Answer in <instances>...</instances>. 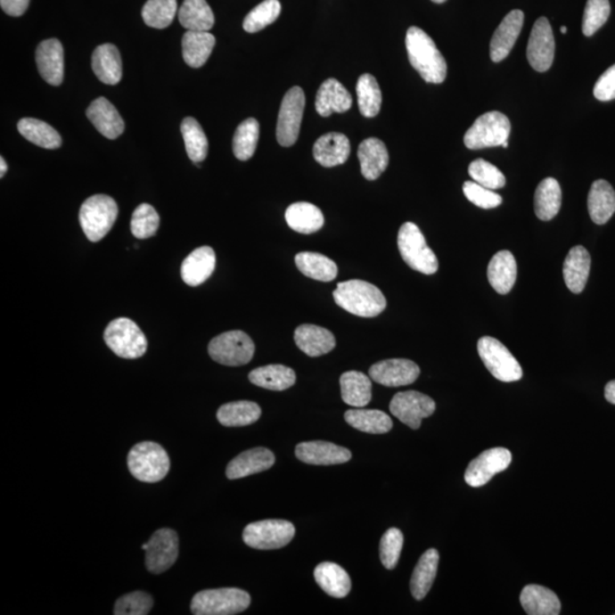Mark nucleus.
I'll return each instance as SVG.
<instances>
[{"mask_svg":"<svg viewBox=\"0 0 615 615\" xmlns=\"http://www.w3.org/2000/svg\"><path fill=\"white\" fill-rule=\"evenodd\" d=\"M295 528L285 520H264L249 524L243 531V540L249 547L270 551L289 545L294 538Z\"/></svg>","mask_w":615,"mask_h":615,"instance_id":"nucleus-11","label":"nucleus"},{"mask_svg":"<svg viewBox=\"0 0 615 615\" xmlns=\"http://www.w3.org/2000/svg\"><path fill=\"white\" fill-rule=\"evenodd\" d=\"M216 269V253L210 246H201L184 260L180 274L187 285L199 286L210 278Z\"/></svg>","mask_w":615,"mask_h":615,"instance_id":"nucleus-22","label":"nucleus"},{"mask_svg":"<svg viewBox=\"0 0 615 615\" xmlns=\"http://www.w3.org/2000/svg\"><path fill=\"white\" fill-rule=\"evenodd\" d=\"M362 174L367 180H375L389 166V152L385 144L377 138L365 139L358 147Z\"/></svg>","mask_w":615,"mask_h":615,"instance_id":"nucleus-29","label":"nucleus"},{"mask_svg":"<svg viewBox=\"0 0 615 615\" xmlns=\"http://www.w3.org/2000/svg\"><path fill=\"white\" fill-rule=\"evenodd\" d=\"M118 204L108 195H94L81 205L79 220L82 231L93 243L108 235L118 218Z\"/></svg>","mask_w":615,"mask_h":615,"instance_id":"nucleus-4","label":"nucleus"},{"mask_svg":"<svg viewBox=\"0 0 615 615\" xmlns=\"http://www.w3.org/2000/svg\"><path fill=\"white\" fill-rule=\"evenodd\" d=\"M463 192L466 199L479 208L495 209L503 203V198L497 193L475 182H466L463 186Z\"/></svg>","mask_w":615,"mask_h":615,"instance_id":"nucleus-55","label":"nucleus"},{"mask_svg":"<svg viewBox=\"0 0 615 615\" xmlns=\"http://www.w3.org/2000/svg\"><path fill=\"white\" fill-rule=\"evenodd\" d=\"M611 5L609 0H588L585 8L582 32L592 37L604 26L610 18Z\"/></svg>","mask_w":615,"mask_h":615,"instance_id":"nucleus-52","label":"nucleus"},{"mask_svg":"<svg viewBox=\"0 0 615 615\" xmlns=\"http://www.w3.org/2000/svg\"><path fill=\"white\" fill-rule=\"evenodd\" d=\"M295 265L305 276L319 282H332L338 276V266L330 258L316 252H300Z\"/></svg>","mask_w":615,"mask_h":615,"instance_id":"nucleus-42","label":"nucleus"},{"mask_svg":"<svg viewBox=\"0 0 615 615\" xmlns=\"http://www.w3.org/2000/svg\"><path fill=\"white\" fill-rule=\"evenodd\" d=\"M281 11L282 5L278 0H265L246 15L243 22L244 30L249 34H256L274 23L280 16Z\"/></svg>","mask_w":615,"mask_h":615,"instance_id":"nucleus-49","label":"nucleus"},{"mask_svg":"<svg viewBox=\"0 0 615 615\" xmlns=\"http://www.w3.org/2000/svg\"><path fill=\"white\" fill-rule=\"evenodd\" d=\"M350 151V142L346 135L330 133L316 141L314 158L321 166L332 168L346 163Z\"/></svg>","mask_w":615,"mask_h":615,"instance_id":"nucleus-26","label":"nucleus"},{"mask_svg":"<svg viewBox=\"0 0 615 615\" xmlns=\"http://www.w3.org/2000/svg\"><path fill=\"white\" fill-rule=\"evenodd\" d=\"M357 97L360 113L365 118H374L380 113L382 105V93L374 77L363 75L357 82Z\"/></svg>","mask_w":615,"mask_h":615,"instance_id":"nucleus-47","label":"nucleus"},{"mask_svg":"<svg viewBox=\"0 0 615 615\" xmlns=\"http://www.w3.org/2000/svg\"><path fill=\"white\" fill-rule=\"evenodd\" d=\"M37 65L41 78L47 84L60 86L64 79V51L61 41H41L36 52Z\"/></svg>","mask_w":615,"mask_h":615,"instance_id":"nucleus-19","label":"nucleus"},{"mask_svg":"<svg viewBox=\"0 0 615 615\" xmlns=\"http://www.w3.org/2000/svg\"><path fill=\"white\" fill-rule=\"evenodd\" d=\"M561 32L562 34L565 35L568 32V28L567 27H561Z\"/></svg>","mask_w":615,"mask_h":615,"instance_id":"nucleus-60","label":"nucleus"},{"mask_svg":"<svg viewBox=\"0 0 615 615\" xmlns=\"http://www.w3.org/2000/svg\"><path fill=\"white\" fill-rule=\"evenodd\" d=\"M420 374V367L408 359L383 360L369 368V376L373 381L390 388L413 384Z\"/></svg>","mask_w":615,"mask_h":615,"instance_id":"nucleus-17","label":"nucleus"},{"mask_svg":"<svg viewBox=\"0 0 615 615\" xmlns=\"http://www.w3.org/2000/svg\"><path fill=\"white\" fill-rule=\"evenodd\" d=\"M398 248L404 261L418 273L433 275L438 272L436 253L426 243L425 237L415 224L405 223L398 234Z\"/></svg>","mask_w":615,"mask_h":615,"instance_id":"nucleus-6","label":"nucleus"},{"mask_svg":"<svg viewBox=\"0 0 615 615\" xmlns=\"http://www.w3.org/2000/svg\"><path fill=\"white\" fill-rule=\"evenodd\" d=\"M511 463L512 454L506 448L498 447L483 451L467 467L465 481L473 488L485 486L496 474L507 470Z\"/></svg>","mask_w":615,"mask_h":615,"instance_id":"nucleus-15","label":"nucleus"},{"mask_svg":"<svg viewBox=\"0 0 615 615\" xmlns=\"http://www.w3.org/2000/svg\"><path fill=\"white\" fill-rule=\"evenodd\" d=\"M249 380L257 387L272 390V391H284L293 387L297 375L292 368L284 365H266V366L253 369L249 374Z\"/></svg>","mask_w":615,"mask_h":615,"instance_id":"nucleus-36","label":"nucleus"},{"mask_svg":"<svg viewBox=\"0 0 615 615\" xmlns=\"http://www.w3.org/2000/svg\"><path fill=\"white\" fill-rule=\"evenodd\" d=\"M511 134V122L505 114L488 112L479 117L464 136L469 150H482L488 147L503 146Z\"/></svg>","mask_w":615,"mask_h":615,"instance_id":"nucleus-8","label":"nucleus"},{"mask_svg":"<svg viewBox=\"0 0 615 615\" xmlns=\"http://www.w3.org/2000/svg\"><path fill=\"white\" fill-rule=\"evenodd\" d=\"M523 22V12L515 10L508 13L499 24L490 41V57L496 63L510 55L522 30Z\"/></svg>","mask_w":615,"mask_h":615,"instance_id":"nucleus-20","label":"nucleus"},{"mask_svg":"<svg viewBox=\"0 0 615 615\" xmlns=\"http://www.w3.org/2000/svg\"><path fill=\"white\" fill-rule=\"evenodd\" d=\"M590 266H592V259L584 246L578 245L570 250L567 259L564 261L563 276L565 284L572 293H581L585 290Z\"/></svg>","mask_w":615,"mask_h":615,"instance_id":"nucleus-27","label":"nucleus"},{"mask_svg":"<svg viewBox=\"0 0 615 615\" xmlns=\"http://www.w3.org/2000/svg\"><path fill=\"white\" fill-rule=\"evenodd\" d=\"M562 205V190L554 178L544 179L535 193V212L540 220L555 218Z\"/></svg>","mask_w":615,"mask_h":615,"instance_id":"nucleus-43","label":"nucleus"},{"mask_svg":"<svg viewBox=\"0 0 615 615\" xmlns=\"http://www.w3.org/2000/svg\"><path fill=\"white\" fill-rule=\"evenodd\" d=\"M390 412L410 429L418 430L422 421L436 412V403L421 392H399L392 398Z\"/></svg>","mask_w":615,"mask_h":615,"instance_id":"nucleus-13","label":"nucleus"},{"mask_svg":"<svg viewBox=\"0 0 615 615\" xmlns=\"http://www.w3.org/2000/svg\"><path fill=\"white\" fill-rule=\"evenodd\" d=\"M344 403L351 407L363 408L372 400V381L362 372L344 373L340 379Z\"/></svg>","mask_w":615,"mask_h":615,"instance_id":"nucleus-37","label":"nucleus"},{"mask_svg":"<svg viewBox=\"0 0 615 615\" xmlns=\"http://www.w3.org/2000/svg\"><path fill=\"white\" fill-rule=\"evenodd\" d=\"M184 147L193 162L201 163L208 157V138L200 123L194 118L184 119L180 126Z\"/></svg>","mask_w":615,"mask_h":615,"instance_id":"nucleus-46","label":"nucleus"},{"mask_svg":"<svg viewBox=\"0 0 615 615\" xmlns=\"http://www.w3.org/2000/svg\"><path fill=\"white\" fill-rule=\"evenodd\" d=\"M295 456L310 465H336L350 461L351 451L327 441L301 442L295 448Z\"/></svg>","mask_w":615,"mask_h":615,"instance_id":"nucleus-18","label":"nucleus"},{"mask_svg":"<svg viewBox=\"0 0 615 615\" xmlns=\"http://www.w3.org/2000/svg\"><path fill=\"white\" fill-rule=\"evenodd\" d=\"M251 597L239 588L202 590L193 597L191 610L195 615H234L243 612Z\"/></svg>","mask_w":615,"mask_h":615,"instance_id":"nucleus-5","label":"nucleus"},{"mask_svg":"<svg viewBox=\"0 0 615 615\" xmlns=\"http://www.w3.org/2000/svg\"><path fill=\"white\" fill-rule=\"evenodd\" d=\"M432 2L436 3V4H442V3L447 2V0H432Z\"/></svg>","mask_w":615,"mask_h":615,"instance_id":"nucleus-61","label":"nucleus"},{"mask_svg":"<svg viewBox=\"0 0 615 615\" xmlns=\"http://www.w3.org/2000/svg\"><path fill=\"white\" fill-rule=\"evenodd\" d=\"M208 350L216 363L225 366H242L251 362L256 347L244 332L232 331L213 339Z\"/></svg>","mask_w":615,"mask_h":615,"instance_id":"nucleus-10","label":"nucleus"},{"mask_svg":"<svg viewBox=\"0 0 615 615\" xmlns=\"http://www.w3.org/2000/svg\"><path fill=\"white\" fill-rule=\"evenodd\" d=\"M30 0H0V6L6 14L20 16L26 13Z\"/></svg>","mask_w":615,"mask_h":615,"instance_id":"nucleus-57","label":"nucleus"},{"mask_svg":"<svg viewBox=\"0 0 615 615\" xmlns=\"http://www.w3.org/2000/svg\"><path fill=\"white\" fill-rule=\"evenodd\" d=\"M480 358L488 371L502 382H516L522 379V367L504 344L491 336H483L478 342Z\"/></svg>","mask_w":615,"mask_h":615,"instance_id":"nucleus-9","label":"nucleus"},{"mask_svg":"<svg viewBox=\"0 0 615 615\" xmlns=\"http://www.w3.org/2000/svg\"><path fill=\"white\" fill-rule=\"evenodd\" d=\"M594 96L602 102L615 100V64L606 70L597 80L594 88Z\"/></svg>","mask_w":615,"mask_h":615,"instance_id":"nucleus-56","label":"nucleus"},{"mask_svg":"<svg viewBox=\"0 0 615 615\" xmlns=\"http://www.w3.org/2000/svg\"><path fill=\"white\" fill-rule=\"evenodd\" d=\"M294 341L298 348L309 357L326 355L336 346L334 335L331 331L310 324H305L295 330Z\"/></svg>","mask_w":615,"mask_h":615,"instance_id":"nucleus-25","label":"nucleus"},{"mask_svg":"<svg viewBox=\"0 0 615 615\" xmlns=\"http://www.w3.org/2000/svg\"><path fill=\"white\" fill-rule=\"evenodd\" d=\"M18 130L29 142L43 149L56 150L62 145L60 134L48 123L38 119H22L18 123Z\"/></svg>","mask_w":615,"mask_h":615,"instance_id":"nucleus-44","label":"nucleus"},{"mask_svg":"<svg viewBox=\"0 0 615 615\" xmlns=\"http://www.w3.org/2000/svg\"><path fill=\"white\" fill-rule=\"evenodd\" d=\"M333 297L336 305L359 317H376L387 308V299L379 287L365 281L339 283Z\"/></svg>","mask_w":615,"mask_h":615,"instance_id":"nucleus-2","label":"nucleus"},{"mask_svg":"<svg viewBox=\"0 0 615 615\" xmlns=\"http://www.w3.org/2000/svg\"><path fill=\"white\" fill-rule=\"evenodd\" d=\"M518 277V265L510 251H499L488 266V280L499 294L510 293Z\"/></svg>","mask_w":615,"mask_h":615,"instance_id":"nucleus-28","label":"nucleus"},{"mask_svg":"<svg viewBox=\"0 0 615 615\" xmlns=\"http://www.w3.org/2000/svg\"><path fill=\"white\" fill-rule=\"evenodd\" d=\"M146 568L151 573L166 572L176 563L179 554V539L171 529H160L147 541Z\"/></svg>","mask_w":615,"mask_h":615,"instance_id":"nucleus-14","label":"nucleus"},{"mask_svg":"<svg viewBox=\"0 0 615 615\" xmlns=\"http://www.w3.org/2000/svg\"><path fill=\"white\" fill-rule=\"evenodd\" d=\"M344 420L352 428L371 434L388 433L393 426L388 414L377 409H350L344 414Z\"/></svg>","mask_w":615,"mask_h":615,"instance_id":"nucleus-39","label":"nucleus"},{"mask_svg":"<svg viewBox=\"0 0 615 615\" xmlns=\"http://www.w3.org/2000/svg\"><path fill=\"white\" fill-rule=\"evenodd\" d=\"M285 219L293 231L306 235L318 232L325 223L321 209L308 202L291 204L285 212Z\"/></svg>","mask_w":615,"mask_h":615,"instance_id":"nucleus-35","label":"nucleus"},{"mask_svg":"<svg viewBox=\"0 0 615 615\" xmlns=\"http://www.w3.org/2000/svg\"><path fill=\"white\" fill-rule=\"evenodd\" d=\"M521 605L529 615H559L561 602L553 590L539 585H529L520 596Z\"/></svg>","mask_w":615,"mask_h":615,"instance_id":"nucleus-30","label":"nucleus"},{"mask_svg":"<svg viewBox=\"0 0 615 615\" xmlns=\"http://www.w3.org/2000/svg\"><path fill=\"white\" fill-rule=\"evenodd\" d=\"M590 218L597 225H604L615 212V192L606 180H596L588 194Z\"/></svg>","mask_w":615,"mask_h":615,"instance_id":"nucleus-32","label":"nucleus"},{"mask_svg":"<svg viewBox=\"0 0 615 615\" xmlns=\"http://www.w3.org/2000/svg\"><path fill=\"white\" fill-rule=\"evenodd\" d=\"M403 546L404 535L399 529L391 528L384 533L380 544V556L385 569L393 570L397 567Z\"/></svg>","mask_w":615,"mask_h":615,"instance_id":"nucleus-53","label":"nucleus"},{"mask_svg":"<svg viewBox=\"0 0 615 615\" xmlns=\"http://www.w3.org/2000/svg\"><path fill=\"white\" fill-rule=\"evenodd\" d=\"M261 417L260 406L253 401H234L221 406L217 413L219 423L227 428H240L256 423Z\"/></svg>","mask_w":615,"mask_h":615,"instance_id":"nucleus-41","label":"nucleus"},{"mask_svg":"<svg viewBox=\"0 0 615 615\" xmlns=\"http://www.w3.org/2000/svg\"><path fill=\"white\" fill-rule=\"evenodd\" d=\"M275 464L273 451L266 448H253L244 451L233 459L226 470L229 480H237L269 470Z\"/></svg>","mask_w":615,"mask_h":615,"instance_id":"nucleus-21","label":"nucleus"},{"mask_svg":"<svg viewBox=\"0 0 615 615\" xmlns=\"http://www.w3.org/2000/svg\"><path fill=\"white\" fill-rule=\"evenodd\" d=\"M555 56V38L551 23L546 18L536 20L527 48V57L532 69L546 72L551 69Z\"/></svg>","mask_w":615,"mask_h":615,"instance_id":"nucleus-16","label":"nucleus"},{"mask_svg":"<svg viewBox=\"0 0 615 615\" xmlns=\"http://www.w3.org/2000/svg\"><path fill=\"white\" fill-rule=\"evenodd\" d=\"M182 45L184 63L193 69H199L210 57L216 46V38L208 31H187L183 37Z\"/></svg>","mask_w":615,"mask_h":615,"instance_id":"nucleus-33","label":"nucleus"},{"mask_svg":"<svg viewBox=\"0 0 615 615\" xmlns=\"http://www.w3.org/2000/svg\"><path fill=\"white\" fill-rule=\"evenodd\" d=\"M305 106V93L298 86L291 88L283 98L276 129L277 141L282 146L290 147L298 141Z\"/></svg>","mask_w":615,"mask_h":615,"instance_id":"nucleus-12","label":"nucleus"},{"mask_svg":"<svg viewBox=\"0 0 615 615\" xmlns=\"http://www.w3.org/2000/svg\"><path fill=\"white\" fill-rule=\"evenodd\" d=\"M177 10V0H149L143 7L142 16L147 26L164 29L170 26Z\"/></svg>","mask_w":615,"mask_h":615,"instance_id":"nucleus-48","label":"nucleus"},{"mask_svg":"<svg viewBox=\"0 0 615 615\" xmlns=\"http://www.w3.org/2000/svg\"><path fill=\"white\" fill-rule=\"evenodd\" d=\"M104 341L114 354L125 359L141 358L147 350L146 336L129 318L111 322L104 332Z\"/></svg>","mask_w":615,"mask_h":615,"instance_id":"nucleus-7","label":"nucleus"},{"mask_svg":"<svg viewBox=\"0 0 615 615\" xmlns=\"http://www.w3.org/2000/svg\"><path fill=\"white\" fill-rule=\"evenodd\" d=\"M87 118L106 138L116 139L121 136L125 130V122L120 113L105 97H98L89 105Z\"/></svg>","mask_w":615,"mask_h":615,"instance_id":"nucleus-23","label":"nucleus"},{"mask_svg":"<svg viewBox=\"0 0 615 615\" xmlns=\"http://www.w3.org/2000/svg\"><path fill=\"white\" fill-rule=\"evenodd\" d=\"M438 564L439 553L434 548L426 551L418 561L410 580V590L415 600H423L430 592L437 577Z\"/></svg>","mask_w":615,"mask_h":615,"instance_id":"nucleus-38","label":"nucleus"},{"mask_svg":"<svg viewBox=\"0 0 615 615\" xmlns=\"http://www.w3.org/2000/svg\"><path fill=\"white\" fill-rule=\"evenodd\" d=\"M160 226V216L152 205H138L131 217L130 229L133 235L139 240L150 239L157 234Z\"/></svg>","mask_w":615,"mask_h":615,"instance_id":"nucleus-50","label":"nucleus"},{"mask_svg":"<svg viewBox=\"0 0 615 615\" xmlns=\"http://www.w3.org/2000/svg\"><path fill=\"white\" fill-rule=\"evenodd\" d=\"M351 106L352 96L341 82L334 78L323 82L316 96V111L319 116L326 118L333 112H347Z\"/></svg>","mask_w":615,"mask_h":615,"instance_id":"nucleus-24","label":"nucleus"},{"mask_svg":"<svg viewBox=\"0 0 615 615\" xmlns=\"http://www.w3.org/2000/svg\"><path fill=\"white\" fill-rule=\"evenodd\" d=\"M93 71L102 84L114 86L122 78V61L119 49L112 44L98 46L93 54Z\"/></svg>","mask_w":615,"mask_h":615,"instance_id":"nucleus-31","label":"nucleus"},{"mask_svg":"<svg viewBox=\"0 0 615 615\" xmlns=\"http://www.w3.org/2000/svg\"><path fill=\"white\" fill-rule=\"evenodd\" d=\"M153 608V598L144 592L123 594L114 606L116 615H146Z\"/></svg>","mask_w":615,"mask_h":615,"instance_id":"nucleus-54","label":"nucleus"},{"mask_svg":"<svg viewBox=\"0 0 615 615\" xmlns=\"http://www.w3.org/2000/svg\"><path fill=\"white\" fill-rule=\"evenodd\" d=\"M314 576L319 587L332 597L343 598L350 593V577L346 570L338 564L324 562L315 569Z\"/></svg>","mask_w":615,"mask_h":615,"instance_id":"nucleus-34","label":"nucleus"},{"mask_svg":"<svg viewBox=\"0 0 615 615\" xmlns=\"http://www.w3.org/2000/svg\"><path fill=\"white\" fill-rule=\"evenodd\" d=\"M406 48L412 67L429 84H442L447 77L445 57L430 37L422 29L412 27L406 35Z\"/></svg>","mask_w":615,"mask_h":615,"instance_id":"nucleus-1","label":"nucleus"},{"mask_svg":"<svg viewBox=\"0 0 615 615\" xmlns=\"http://www.w3.org/2000/svg\"><path fill=\"white\" fill-rule=\"evenodd\" d=\"M7 172V164L4 158H0V177H4Z\"/></svg>","mask_w":615,"mask_h":615,"instance_id":"nucleus-59","label":"nucleus"},{"mask_svg":"<svg viewBox=\"0 0 615 615\" xmlns=\"http://www.w3.org/2000/svg\"><path fill=\"white\" fill-rule=\"evenodd\" d=\"M469 174L473 182L489 190H499L505 186L506 178L503 172L486 160L478 159L469 167Z\"/></svg>","mask_w":615,"mask_h":615,"instance_id":"nucleus-51","label":"nucleus"},{"mask_svg":"<svg viewBox=\"0 0 615 615\" xmlns=\"http://www.w3.org/2000/svg\"><path fill=\"white\" fill-rule=\"evenodd\" d=\"M128 467L130 473L139 481L159 482L169 473V455L155 442L144 441L129 451Z\"/></svg>","mask_w":615,"mask_h":615,"instance_id":"nucleus-3","label":"nucleus"},{"mask_svg":"<svg viewBox=\"0 0 615 615\" xmlns=\"http://www.w3.org/2000/svg\"><path fill=\"white\" fill-rule=\"evenodd\" d=\"M605 399L608 400L610 404L615 405V380L606 384Z\"/></svg>","mask_w":615,"mask_h":615,"instance_id":"nucleus-58","label":"nucleus"},{"mask_svg":"<svg viewBox=\"0 0 615 615\" xmlns=\"http://www.w3.org/2000/svg\"><path fill=\"white\" fill-rule=\"evenodd\" d=\"M260 126L256 119H246L235 131L233 139V151L241 161H248L254 155L259 142Z\"/></svg>","mask_w":615,"mask_h":615,"instance_id":"nucleus-45","label":"nucleus"},{"mask_svg":"<svg viewBox=\"0 0 615 615\" xmlns=\"http://www.w3.org/2000/svg\"><path fill=\"white\" fill-rule=\"evenodd\" d=\"M178 18L187 31H209L215 26V14L207 0H184Z\"/></svg>","mask_w":615,"mask_h":615,"instance_id":"nucleus-40","label":"nucleus"}]
</instances>
